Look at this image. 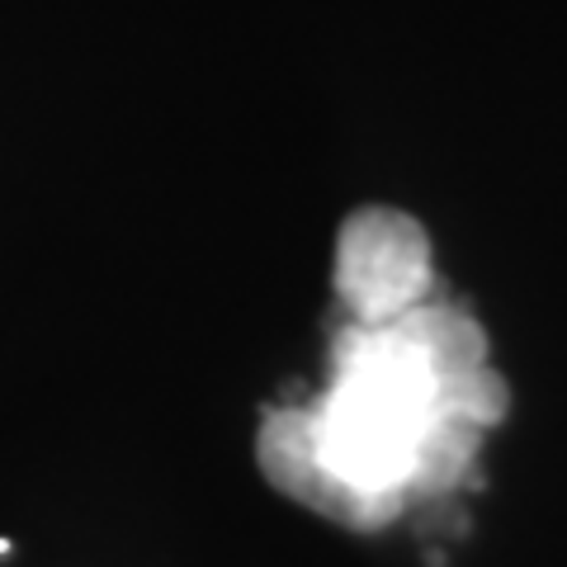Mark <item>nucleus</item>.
<instances>
[{
	"instance_id": "obj_2",
	"label": "nucleus",
	"mask_w": 567,
	"mask_h": 567,
	"mask_svg": "<svg viewBox=\"0 0 567 567\" xmlns=\"http://www.w3.org/2000/svg\"><path fill=\"white\" fill-rule=\"evenodd\" d=\"M336 298L346 303V322H398L421 308L435 289L431 237L402 208H354L336 233Z\"/></svg>"
},
{
	"instance_id": "obj_1",
	"label": "nucleus",
	"mask_w": 567,
	"mask_h": 567,
	"mask_svg": "<svg viewBox=\"0 0 567 567\" xmlns=\"http://www.w3.org/2000/svg\"><path fill=\"white\" fill-rule=\"evenodd\" d=\"M511 412L468 308L425 298L398 322H341L327 341V388L270 406L256 464L270 483L346 529H383L468 477L483 435Z\"/></svg>"
}]
</instances>
